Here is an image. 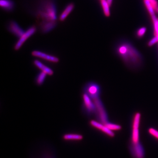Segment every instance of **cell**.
<instances>
[{"mask_svg":"<svg viewBox=\"0 0 158 158\" xmlns=\"http://www.w3.org/2000/svg\"><path fill=\"white\" fill-rule=\"evenodd\" d=\"M117 53L127 65L137 67L141 65L142 57L138 51L128 43L123 44L117 48Z\"/></svg>","mask_w":158,"mask_h":158,"instance_id":"1","label":"cell"},{"mask_svg":"<svg viewBox=\"0 0 158 158\" xmlns=\"http://www.w3.org/2000/svg\"><path fill=\"white\" fill-rule=\"evenodd\" d=\"M37 18L40 22L56 21L57 19L56 7L52 0H44L40 3L37 12Z\"/></svg>","mask_w":158,"mask_h":158,"instance_id":"2","label":"cell"},{"mask_svg":"<svg viewBox=\"0 0 158 158\" xmlns=\"http://www.w3.org/2000/svg\"><path fill=\"white\" fill-rule=\"evenodd\" d=\"M92 100L96 108L95 114L97 118L101 123L105 125L106 124L109 122L108 120L107 113L101 100L99 97Z\"/></svg>","mask_w":158,"mask_h":158,"instance_id":"3","label":"cell"},{"mask_svg":"<svg viewBox=\"0 0 158 158\" xmlns=\"http://www.w3.org/2000/svg\"><path fill=\"white\" fill-rule=\"evenodd\" d=\"M84 93L94 99L99 97L101 94V88L95 82L89 81L85 84L83 88Z\"/></svg>","mask_w":158,"mask_h":158,"instance_id":"4","label":"cell"},{"mask_svg":"<svg viewBox=\"0 0 158 158\" xmlns=\"http://www.w3.org/2000/svg\"><path fill=\"white\" fill-rule=\"evenodd\" d=\"M141 114L138 112L136 113L134 115L133 119L132 130L131 138V144H136L140 143L139 126L141 121Z\"/></svg>","mask_w":158,"mask_h":158,"instance_id":"5","label":"cell"},{"mask_svg":"<svg viewBox=\"0 0 158 158\" xmlns=\"http://www.w3.org/2000/svg\"><path fill=\"white\" fill-rule=\"evenodd\" d=\"M82 110L85 115L91 116L95 114L96 108L93 100L85 93L83 94Z\"/></svg>","mask_w":158,"mask_h":158,"instance_id":"6","label":"cell"},{"mask_svg":"<svg viewBox=\"0 0 158 158\" xmlns=\"http://www.w3.org/2000/svg\"><path fill=\"white\" fill-rule=\"evenodd\" d=\"M36 31L37 28L35 26H32L25 31L24 33L19 38V39L15 44L14 46V49L15 51L19 50L24 43L27 41V40L36 33Z\"/></svg>","mask_w":158,"mask_h":158,"instance_id":"7","label":"cell"},{"mask_svg":"<svg viewBox=\"0 0 158 158\" xmlns=\"http://www.w3.org/2000/svg\"><path fill=\"white\" fill-rule=\"evenodd\" d=\"M90 124L92 127L100 131L103 133H105L108 136H110L111 138H113L115 136V134L114 132L112 131L105 124L101 123L97 121L96 120H91L90 121Z\"/></svg>","mask_w":158,"mask_h":158,"instance_id":"8","label":"cell"},{"mask_svg":"<svg viewBox=\"0 0 158 158\" xmlns=\"http://www.w3.org/2000/svg\"><path fill=\"white\" fill-rule=\"evenodd\" d=\"M130 150L134 158H144V148L141 143L131 144Z\"/></svg>","mask_w":158,"mask_h":158,"instance_id":"9","label":"cell"},{"mask_svg":"<svg viewBox=\"0 0 158 158\" xmlns=\"http://www.w3.org/2000/svg\"><path fill=\"white\" fill-rule=\"evenodd\" d=\"M31 55L33 56L38 57L40 59H44L48 62H53V63H58L59 62V59L56 57L53 56L45 53L41 51L34 50L31 53Z\"/></svg>","mask_w":158,"mask_h":158,"instance_id":"10","label":"cell"},{"mask_svg":"<svg viewBox=\"0 0 158 158\" xmlns=\"http://www.w3.org/2000/svg\"><path fill=\"white\" fill-rule=\"evenodd\" d=\"M8 30L10 32L16 36V37L20 38L23 34L24 33L25 31L23 30L18 24L15 21L10 22L8 25Z\"/></svg>","mask_w":158,"mask_h":158,"instance_id":"11","label":"cell"},{"mask_svg":"<svg viewBox=\"0 0 158 158\" xmlns=\"http://www.w3.org/2000/svg\"><path fill=\"white\" fill-rule=\"evenodd\" d=\"M40 27L42 33H48L53 29L55 28L56 25V21H46L40 22Z\"/></svg>","mask_w":158,"mask_h":158,"instance_id":"12","label":"cell"},{"mask_svg":"<svg viewBox=\"0 0 158 158\" xmlns=\"http://www.w3.org/2000/svg\"><path fill=\"white\" fill-rule=\"evenodd\" d=\"M62 138L64 141H80L84 139V136L81 134L67 133L63 135Z\"/></svg>","mask_w":158,"mask_h":158,"instance_id":"13","label":"cell"},{"mask_svg":"<svg viewBox=\"0 0 158 158\" xmlns=\"http://www.w3.org/2000/svg\"><path fill=\"white\" fill-rule=\"evenodd\" d=\"M33 63H34V65L37 66V67L40 70H41V71L47 74L50 76H52L53 75V70L52 69L48 67V66L44 65L43 63H42L39 60H34Z\"/></svg>","mask_w":158,"mask_h":158,"instance_id":"14","label":"cell"},{"mask_svg":"<svg viewBox=\"0 0 158 158\" xmlns=\"http://www.w3.org/2000/svg\"><path fill=\"white\" fill-rule=\"evenodd\" d=\"M74 8V5L73 3H70L67 5L60 15L59 16V20L61 21H64L67 18L69 15L71 13Z\"/></svg>","mask_w":158,"mask_h":158,"instance_id":"15","label":"cell"},{"mask_svg":"<svg viewBox=\"0 0 158 158\" xmlns=\"http://www.w3.org/2000/svg\"><path fill=\"white\" fill-rule=\"evenodd\" d=\"M0 6L4 10L11 11L14 8V3L11 0H1Z\"/></svg>","mask_w":158,"mask_h":158,"instance_id":"16","label":"cell"},{"mask_svg":"<svg viewBox=\"0 0 158 158\" xmlns=\"http://www.w3.org/2000/svg\"><path fill=\"white\" fill-rule=\"evenodd\" d=\"M47 75V74L44 72L41 71L40 72L35 78V82L37 85L39 86L42 85L45 81Z\"/></svg>","mask_w":158,"mask_h":158,"instance_id":"17","label":"cell"},{"mask_svg":"<svg viewBox=\"0 0 158 158\" xmlns=\"http://www.w3.org/2000/svg\"><path fill=\"white\" fill-rule=\"evenodd\" d=\"M101 5L105 15L107 17H109L110 15V5H109L107 0H102Z\"/></svg>","mask_w":158,"mask_h":158,"instance_id":"18","label":"cell"},{"mask_svg":"<svg viewBox=\"0 0 158 158\" xmlns=\"http://www.w3.org/2000/svg\"><path fill=\"white\" fill-rule=\"evenodd\" d=\"M105 125H106L109 129L112 131H120L122 129L121 126L119 125L112 123H110V122L107 123L106 124H105Z\"/></svg>","mask_w":158,"mask_h":158,"instance_id":"19","label":"cell"},{"mask_svg":"<svg viewBox=\"0 0 158 158\" xmlns=\"http://www.w3.org/2000/svg\"><path fill=\"white\" fill-rule=\"evenodd\" d=\"M152 19L154 27V32L155 36L158 38V19L155 15L151 16Z\"/></svg>","mask_w":158,"mask_h":158,"instance_id":"20","label":"cell"},{"mask_svg":"<svg viewBox=\"0 0 158 158\" xmlns=\"http://www.w3.org/2000/svg\"><path fill=\"white\" fill-rule=\"evenodd\" d=\"M38 158H56L55 155L50 151H45Z\"/></svg>","mask_w":158,"mask_h":158,"instance_id":"21","label":"cell"},{"mask_svg":"<svg viewBox=\"0 0 158 158\" xmlns=\"http://www.w3.org/2000/svg\"><path fill=\"white\" fill-rule=\"evenodd\" d=\"M148 132L151 135L154 137L158 140V131L157 130L154 128L151 127L148 129Z\"/></svg>","mask_w":158,"mask_h":158,"instance_id":"22","label":"cell"},{"mask_svg":"<svg viewBox=\"0 0 158 158\" xmlns=\"http://www.w3.org/2000/svg\"><path fill=\"white\" fill-rule=\"evenodd\" d=\"M146 28L145 27H141L139 29L137 32V36L139 37H141L144 36L146 33Z\"/></svg>","mask_w":158,"mask_h":158,"instance_id":"23","label":"cell"},{"mask_svg":"<svg viewBox=\"0 0 158 158\" xmlns=\"http://www.w3.org/2000/svg\"><path fill=\"white\" fill-rule=\"evenodd\" d=\"M158 42V38L156 36H155L154 37H153L152 39L151 40H150L148 43V46L149 47L152 46L153 45H154L156 43Z\"/></svg>","mask_w":158,"mask_h":158,"instance_id":"24","label":"cell"},{"mask_svg":"<svg viewBox=\"0 0 158 158\" xmlns=\"http://www.w3.org/2000/svg\"><path fill=\"white\" fill-rule=\"evenodd\" d=\"M152 4L155 10H157L158 8V2L157 0H148Z\"/></svg>","mask_w":158,"mask_h":158,"instance_id":"25","label":"cell"},{"mask_svg":"<svg viewBox=\"0 0 158 158\" xmlns=\"http://www.w3.org/2000/svg\"><path fill=\"white\" fill-rule=\"evenodd\" d=\"M107 1L109 5H110V6H111V4H112V2H113V0H107Z\"/></svg>","mask_w":158,"mask_h":158,"instance_id":"26","label":"cell"},{"mask_svg":"<svg viewBox=\"0 0 158 158\" xmlns=\"http://www.w3.org/2000/svg\"><path fill=\"white\" fill-rule=\"evenodd\" d=\"M156 11H157L158 12V8L157 10Z\"/></svg>","mask_w":158,"mask_h":158,"instance_id":"27","label":"cell"},{"mask_svg":"<svg viewBox=\"0 0 158 158\" xmlns=\"http://www.w3.org/2000/svg\"><path fill=\"white\" fill-rule=\"evenodd\" d=\"M101 1H102V0H101Z\"/></svg>","mask_w":158,"mask_h":158,"instance_id":"28","label":"cell"}]
</instances>
